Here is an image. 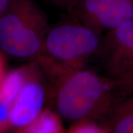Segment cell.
Masks as SVG:
<instances>
[{
  "mask_svg": "<svg viewBox=\"0 0 133 133\" xmlns=\"http://www.w3.org/2000/svg\"><path fill=\"white\" fill-rule=\"evenodd\" d=\"M57 113L72 123L107 120L117 106L114 81L84 68L52 80Z\"/></svg>",
  "mask_w": 133,
  "mask_h": 133,
  "instance_id": "cell-1",
  "label": "cell"
},
{
  "mask_svg": "<svg viewBox=\"0 0 133 133\" xmlns=\"http://www.w3.org/2000/svg\"><path fill=\"white\" fill-rule=\"evenodd\" d=\"M76 21V20H75ZM100 33L78 22L50 28L43 53L36 59L51 80L70 70L84 68L86 63L101 51Z\"/></svg>",
  "mask_w": 133,
  "mask_h": 133,
  "instance_id": "cell-2",
  "label": "cell"
},
{
  "mask_svg": "<svg viewBox=\"0 0 133 133\" xmlns=\"http://www.w3.org/2000/svg\"><path fill=\"white\" fill-rule=\"evenodd\" d=\"M49 29L35 0H14L0 18V48L11 56L35 61L43 53Z\"/></svg>",
  "mask_w": 133,
  "mask_h": 133,
  "instance_id": "cell-3",
  "label": "cell"
},
{
  "mask_svg": "<svg viewBox=\"0 0 133 133\" xmlns=\"http://www.w3.org/2000/svg\"><path fill=\"white\" fill-rule=\"evenodd\" d=\"M66 8L76 21L99 33L133 20V0H73Z\"/></svg>",
  "mask_w": 133,
  "mask_h": 133,
  "instance_id": "cell-4",
  "label": "cell"
},
{
  "mask_svg": "<svg viewBox=\"0 0 133 133\" xmlns=\"http://www.w3.org/2000/svg\"><path fill=\"white\" fill-rule=\"evenodd\" d=\"M101 51L106 77L117 81L133 72V20L109 30Z\"/></svg>",
  "mask_w": 133,
  "mask_h": 133,
  "instance_id": "cell-5",
  "label": "cell"
},
{
  "mask_svg": "<svg viewBox=\"0 0 133 133\" xmlns=\"http://www.w3.org/2000/svg\"><path fill=\"white\" fill-rule=\"evenodd\" d=\"M44 72L38 62H32L28 78L10 107L12 129L22 128L31 123L44 108L47 92Z\"/></svg>",
  "mask_w": 133,
  "mask_h": 133,
  "instance_id": "cell-6",
  "label": "cell"
},
{
  "mask_svg": "<svg viewBox=\"0 0 133 133\" xmlns=\"http://www.w3.org/2000/svg\"><path fill=\"white\" fill-rule=\"evenodd\" d=\"M104 127L107 133H133V94L119 102Z\"/></svg>",
  "mask_w": 133,
  "mask_h": 133,
  "instance_id": "cell-7",
  "label": "cell"
},
{
  "mask_svg": "<svg viewBox=\"0 0 133 133\" xmlns=\"http://www.w3.org/2000/svg\"><path fill=\"white\" fill-rule=\"evenodd\" d=\"M32 62L26 66L6 72L0 84V99L12 105L28 78Z\"/></svg>",
  "mask_w": 133,
  "mask_h": 133,
  "instance_id": "cell-8",
  "label": "cell"
},
{
  "mask_svg": "<svg viewBox=\"0 0 133 133\" xmlns=\"http://www.w3.org/2000/svg\"><path fill=\"white\" fill-rule=\"evenodd\" d=\"M13 133H65L62 117L49 109H44L31 123Z\"/></svg>",
  "mask_w": 133,
  "mask_h": 133,
  "instance_id": "cell-9",
  "label": "cell"
},
{
  "mask_svg": "<svg viewBox=\"0 0 133 133\" xmlns=\"http://www.w3.org/2000/svg\"><path fill=\"white\" fill-rule=\"evenodd\" d=\"M66 133H107V131L97 122L84 121L73 123Z\"/></svg>",
  "mask_w": 133,
  "mask_h": 133,
  "instance_id": "cell-10",
  "label": "cell"
},
{
  "mask_svg": "<svg viewBox=\"0 0 133 133\" xmlns=\"http://www.w3.org/2000/svg\"><path fill=\"white\" fill-rule=\"evenodd\" d=\"M114 87L118 96L125 97L133 94V72L119 80L114 81Z\"/></svg>",
  "mask_w": 133,
  "mask_h": 133,
  "instance_id": "cell-11",
  "label": "cell"
},
{
  "mask_svg": "<svg viewBox=\"0 0 133 133\" xmlns=\"http://www.w3.org/2000/svg\"><path fill=\"white\" fill-rule=\"evenodd\" d=\"M10 107L11 105L0 99V133H7L12 129Z\"/></svg>",
  "mask_w": 133,
  "mask_h": 133,
  "instance_id": "cell-12",
  "label": "cell"
},
{
  "mask_svg": "<svg viewBox=\"0 0 133 133\" xmlns=\"http://www.w3.org/2000/svg\"><path fill=\"white\" fill-rule=\"evenodd\" d=\"M14 0H0V18L8 9Z\"/></svg>",
  "mask_w": 133,
  "mask_h": 133,
  "instance_id": "cell-13",
  "label": "cell"
},
{
  "mask_svg": "<svg viewBox=\"0 0 133 133\" xmlns=\"http://www.w3.org/2000/svg\"><path fill=\"white\" fill-rule=\"evenodd\" d=\"M6 74L5 71V62L3 56L0 53V84Z\"/></svg>",
  "mask_w": 133,
  "mask_h": 133,
  "instance_id": "cell-14",
  "label": "cell"
},
{
  "mask_svg": "<svg viewBox=\"0 0 133 133\" xmlns=\"http://www.w3.org/2000/svg\"><path fill=\"white\" fill-rule=\"evenodd\" d=\"M73 0H56V4L60 7L66 8L68 5H70Z\"/></svg>",
  "mask_w": 133,
  "mask_h": 133,
  "instance_id": "cell-15",
  "label": "cell"
},
{
  "mask_svg": "<svg viewBox=\"0 0 133 133\" xmlns=\"http://www.w3.org/2000/svg\"><path fill=\"white\" fill-rule=\"evenodd\" d=\"M50 1H51V2H52V3H53V4H55V5H56V0H50Z\"/></svg>",
  "mask_w": 133,
  "mask_h": 133,
  "instance_id": "cell-16",
  "label": "cell"
}]
</instances>
